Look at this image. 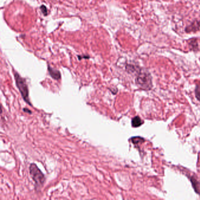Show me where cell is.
Masks as SVG:
<instances>
[{
	"label": "cell",
	"mask_w": 200,
	"mask_h": 200,
	"mask_svg": "<svg viewBox=\"0 0 200 200\" xmlns=\"http://www.w3.org/2000/svg\"><path fill=\"white\" fill-rule=\"evenodd\" d=\"M14 78L15 80L16 85L23 98L25 102L30 106H32V104L30 102L29 99V90L28 87L26 84L25 80L22 78L17 72H14Z\"/></svg>",
	"instance_id": "cell-1"
},
{
	"label": "cell",
	"mask_w": 200,
	"mask_h": 200,
	"mask_svg": "<svg viewBox=\"0 0 200 200\" xmlns=\"http://www.w3.org/2000/svg\"><path fill=\"white\" fill-rule=\"evenodd\" d=\"M29 172L32 178L35 181L36 187H38V188L42 187L45 181V177L35 163H32L30 165Z\"/></svg>",
	"instance_id": "cell-2"
},
{
	"label": "cell",
	"mask_w": 200,
	"mask_h": 200,
	"mask_svg": "<svg viewBox=\"0 0 200 200\" xmlns=\"http://www.w3.org/2000/svg\"><path fill=\"white\" fill-rule=\"evenodd\" d=\"M136 82L140 88L144 89H149L152 87L151 76L149 72L144 69L139 72Z\"/></svg>",
	"instance_id": "cell-3"
},
{
	"label": "cell",
	"mask_w": 200,
	"mask_h": 200,
	"mask_svg": "<svg viewBox=\"0 0 200 200\" xmlns=\"http://www.w3.org/2000/svg\"><path fill=\"white\" fill-rule=\"evenodd\" d=\"M48 70L49 72V74L50 75V76L55 80H59L61 78V75L60 72L57 70L55 69L54 68H52V67L49 65L48 67Z\"/></svg>",
	"instance_id": "cell-4"
},
{
	"label": "cell",
	"mask_w": 200,
	"mask_h": 200,
	"mask_svg": "<svg viewBox=\"0 0 200 200\" xmlns=\"http://www.w3.org/2000/svg\"><path fill=\"white\" fill-rule=\"evenodd\" d=\"M199 25L198 21H195L192 22L190 25L185 28V31L187 32H196L199 29Z\"/></svg>",
	"instance_id": "cell-5"
},
{
	"label": "cell",
	"mask_w": 200,
	"mask_h": 200,
	"mask_svg": "<svg viewBox=\"0 0 200 200\" xmlns=\"http://www.w3.org/2000/svg\"><path fill=\"white\" fill-rule=\"evenodd\" d=\"M191 50L197 51L198 50V44L196 38H192L189 41L188 43Z\"/></svg>",
	"instance_id": "cell-6"
},
{
	"label": "cell",
	"mask_w": 200,
	"mask_h": 200,
	"mask_svg": "<svg viewBox=\"0 0 200 200\" xmlns=\"http://www.w3.org/2000/svg\"><path fill=\"white\" fill-rule=\"evenodd\" d=\"M143 122H142V119L139 116H136L134 118H133L131 120V125L133 127H138L140 126Z\"/></svg>",
	"instance_id": "cell-7"
},
{
	"label": "cell",
	"mask_w": 200,
	"mask_h": 200,
	"mask_svg": "<svg viewBox=\"0 0 200 200\" xmlns=\"http://www.w3.org/2000/svg\"><path fill=\"white\" fill-rule=\"evenodd\" d=\"M191 181H192V186H193L195 191L197 193L199 194V192H200V183H198L195 179L191 178Z\"/></svg>",
	"instance_id": "cell-8"
},
{
	"label": "cell",
	"mask_w": 200,
	"mask_h": 200,
	"mask_svg": "<svg viewBox=\"0 0 200 200\" xmlns=\"http://www.w3.org/2000/svg\"><path fill=\"white\" fill-rule=\"evenodd\" d=\"M131 141L132 142V143L135 144H138L140 143H143L144 140V139H143L142 138L140 137H134V138H132L131 139Z\"/></svg>",
	"instance_id": "cell-9"
},
{
	"label": "cell",
	"mask_w": 200,
	"mask_h": 200,
	"mask_svg": "<svg viewBox=\"0 0 200 200\" xmlns=\"http://www.w3.org/2000/svg\"><path fill=\"white\" fill-rule=\"evenodd\" d=\"M195 96L197 99L200 102V85H198L196 86L195 90Z\"/></svg>",
	"instance_id": "cell-10"
},
{
	"label": "cell",
	"mask_w": 200,
	"mask_h": 200,
	"mask_svg": "<svg viewBox=\"0 0 200 200\" xmlns=\"http://www.w3.org/2000/svg\"><path fill=\"white\" fill-rule=\"evenodd\" d=\"M40 8H41V10L42 13L44 14V15L45 16H46V15H48L47 8V7H46L45 6H42L40 7Z\"/></svg>",
	"instance_id": "cell-11"
},
{
	"label": "cell",
	"mask_w": 200,
	"mask_h": 200,
	"mask_svg": "<svg viewBox=\"0 0 200 200\" xmlns=\"http://www.w3.org/2000/svg\"><path fill=\"white\" fill-rule=\"evenodd\" d=\"M23 110H24L25 112L29 113V114H31V113H32V112H31V110H29V109H26V108H24V109H23Z\"/></svg>",
	"instance_id": "cell-12"
},
{
	"label": "cell",
	"mask_w": 200,
	"mask_h": 200,
	"mask_svg": "<svg viewBox=\"0 0 200 200\" xmlns=\"http://www.w3.org/2000/svg\"><path fill=\"white\" fill-rule=\"evenodd\" d=\"M198 22H199V26H200V21H199Z\"/></svg>",
	"instance_id": "cell-13"
}]
</instances>
